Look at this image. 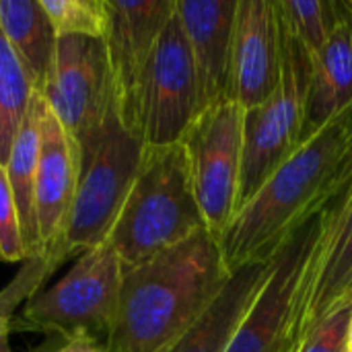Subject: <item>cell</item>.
<instances>
[{
	"label": "cell",
	"mask_w": 352,
	"mask_h": 352,
	"mask_svg": "<svg viewBox=\"0 0 352 352\" xmlns=\"http://www.w3.org/2000/svg\"><path fill=\"white\" fill-rule=\"evenodd\" d=\"M352 179V105L303 142L219 237L229 272L270 262L309 217Z\"/></svg>",
	"instance_id": "1"
},
{
	"label": "cell",
	"mask_w": 352,
	"mask_h": 352,
	"mask_svg": "<svg viewBox=\"0 0 352 352\" xmlns=\"http://www.w3.org/2000/svg\"><path fill=\"white\" fill-rule=\"evenodd\" d=\"M227 278L219 239L206 229L124 270L105 352H165L204 314Z\"/></svg>",
	"instance_id": "2"
},
{
	"label": "cell",
	"mask_w": 352,
	"mask_h": 352,
	"mask_svg": "<svg viewBox=\"0 0 352 352\" xmlns=\"http://www.w3.org/2000/svg\"><path fill=\"white\" fill-rule=\"evenodd\" d=\"M202 229L206 225L184 144L146 146L138 175L107 239L124 270L144 264Z\"/></svg>",
	"instance_id": "3"
},
{
	"label": "cell",
	"mask_w": 352,
	"mask_h": 352,
	"mask_svg": "<svg viewBox=\"0 0 352 352\" xmlns=\"http://www.w3.org/2000/svg\"><path fill=\"white\" fill-rule=\"evenodd\" d=\"M309 68L311 64L307 52L280 19L278 87L268 101L243 111V153L237 210L248 204L270 179V175L301 146Z\"/></svg>",
	"instance_id": "4"
},
{
	"label": "cell",
	"mask_w": 352,
	"mask_h": 352,
	"mask_svg": "<svg viewBox=\"0 0 352 352\" xmlns=\"http://www.w3.org/2000/svg\"><path fill=\"white\" fill-rule=\"evenodd\" d=\"M144 148L142 138L124 126L113 103L93 151L80 165L76 196L62 241L66 256L99 248L109 239L138 175Z\"/></svg>",
	"instance_id": "5"
},
{
	"label": "cell",
	"mask_w": 352,
	"mask_h": 352,
	"mask_svg": "<svg viewBox=\"0 0 352 352\" xmlns=\"http://www.w3.org/2000/svg\"><path fill=\"white\" fill-rule=\"evenodd\" d=\"M122 276L124 266L105 241L82 252L54 287L33 293L23 320L35 330L58 332L64 340L89 336L105 346L118 309Z\"/></svg>",
	"instance_id": "6"
},
{
	"label": "cell",
	"mask_w": 352,
	"mask_h": 352,
	"mask_svg": "<svg viewBox=\"0 0 352 352\" xmlns=\"http://www.w3.org/2000/svg\"><path fill=\"white\" fill-rule=\"evenodd\" d=\"M43 99L74 140L82 165L116 103L103 39L82 35L58 37L54 68Z\"/></svg>",
	"instance_id": "7"
},
{
	"label": "cell",
	"mask_w": 352,
	"mask_h": 352,
	"mask_svg": "<svg viewBox=\"0 0 352 352\" xmlns=\"http://www.w3.org/2000/svg\"><path fill=\"white\" fill-rule=\"evenodd\" d=\"M206 229L219 239L237 212L243 153V109L235 101L196 116L182 140Z\"/></svg>",
	"instance_id": "8"
},
{
	"label": "cell",
	"mask_w": 352,
	"mask_h": 352,
	"mask_svg": "<svg viewBox=\"0 0 352 352\" xmlns=\"http://www.w3.org/2000/svg\"><path fill=\"white\" fill-rule=\"evenodd\" d=\"M196 116V66L182 21L173 12L157 39L144 72L138 134L144 146H171L184 140Z\"/></svg>",
	"instance_id": "9"
},
{
	"label": "cell",
	"mask_w": 352,
	"mask_h": 352,
	"mask_svg": "<svg viewBox=\"0 0 352 352\" xmlns=\"http://www.w3.org/2000/svg\"><path fill=\"white\" fill-rule=\"evenodd\" d=\"M330 206L332 200L283 243L272 258L266 285L225 352H285L291 349V318L318 241L328 227Z\"/></svg>",
	"instance_id": "10"
},
{
	"label": "cell",
	"mask_w": 352,
	"mask_h": 352,
	"mask_svg": "<svg viewBox=\"0 0 352 352\" xmlns=\"http://www.w3.org/2000/svg\"><path fill=\"white\" fill-rule=\"evenodd\" d=\"M346 305H352V179L332 198L328 227L318 241L291 318V349L297 351L322 320Z\"/></svg>",
	"instance_id": "11"
},
{
	"label": "cell",
	"mask_w": 352,
	"mask_h": 352,
	"mask_svg": "<svg viewBox=\"0 0 352 352\" xmlns=\"http://www.w3.org/2000/svg\"><path fill=\"white\" fill-rule=\"evenodd\" d=\"M103 35L120 120L138 134V105L144 72L157 39L175 12V0H105ZM140 136V134H138Z\"/></svg>",
	"instance_id": "12"
},
{
	"label": "cell",
	"mask_w": 352,
	"mask_h": 352,
	"mask_svg": "<svg viewBox=\"0 0 352 352\" xmlns=\"http://www.w3.org/2000/svg\"><path fill=\"white\" fill-rule=\"evenodd\" d=\"M78 177L80 153L41 95L39 159L35 175V217L43 248V260L52 266L66 258L62 241L74 204Z\"/></svg>",
	"instance_id": "13"
},
{
	"label": "cell",
	"mask_w": 352,
	"mask_h": 352,
	"mask_svg": "<svg viewBox=\"0 0 352 352\" xmlns=\"http://www.w3.org/2000/svg\"><path fill=\"white\" fill-rule=\"evenodd\" d=\"M239 0H175L198 78V113L233 101V37Z\"/></svg>",
	"instance_id": "14"
},
{
	"label": "cell",
	"mask_w": 352,
	"mask_h": 352,
	"mask_svg": "<svg viewBox=\"0 0 352 352\" xmlns=\"http://www.w3.org/2000/svg\"><path fill=\"white\" fill-rule=\"evenodd\" d=\"M280 78V19L276 0H239L233 37V101L245 111L262 105Z\"/></svg>",
	"instance_id": "15"
},
{
	"label": "cell",
	"mask_w": 352,
	"mask_h": 352,
	"mask_svg": "<svg viewBox=\"0 0 352 352\" xmlns=\"http://www.w3.org/2000/svg\"><path fill=\"white\" fill-rule=\"evenodd\" d=\"M309 64L301 144L352 105V23L342 4L326 47Z\"/></svg>",
	"instance_id": "16"
},
{
	"label": "cell",
	"mask_w": 352,
	"mask_h": 352,
	"mask_svg": "<svg viewBox=\"0 0 352 352\" xmlns=\"http://www.w3.org/2000/svg\"><path fill=\"white\" fill-rule=\"evenodd\" d=\"M270 268L272 260L264 264H245L229 272L225 287L204 309V314L165 352L227 351L258 293L266 285Z\"/></svg>",
	"instance_id": "17"
},
{
	"label": "cell",
	"mask_w": 352,
	"mask_h": 352,
	"mask_svg": "<svg viewBox=\"0 0 352 352\" xmlns=\"http://www.w3.org/2000/svg\"><path fill=\"white\" fill-rule=\"evenodd\" d=\"M0 31L29 72L35 93L43 95L54 68L58 33L41 0H0Z\"/></svg>",
	"instance_id": "18"
},
{
	"label": "cell",
	"mask_w": 352,
	"mask_h": 352,
	"mask_svg": "<svg viewBox=\"0 0 352 352\" xmlns=\"http://www.w3.org/2000/svg\"><path fill=\"white\" fill-rule=\"evenodd\" d=\"M39 105H41V95L35 93L27 118L14 138L8 161L4 165L21 219L27 260H43V248H41L37 217H35V175H37V159H39Z\"/></svg>",
	"instance_id": "19"
},
{
	"label": "cell",
	"mask_w": 352,
	"mask_h": 352,
	"mask_svg": "<svg viewBox=\"0 0 352 352\" xmlns=\"http://www.w3.org/2000/svg\"><path fill=\"white\" fill-rule=\"evenodd\" d=\"M35 95L33 80L0 31V163L6 165L14 138Z\"/></svg>",
	"instance_id": "20"
},
{
	"label": "cell",
	"mask_w": 352,
	"mask_h": 352,
	"mask_svg": "<svg viewBox=\"0 0 352 352\" xmlns=\"http://www.w3.org/2000/svg\"><path fill=\"white\" fill-rule=\"evenodd\" d=\"M278 14L314 62L340 16L338 0H276Z\"/></svg>",
	"instance_id": "21"
},
{
	"label": "cell",
	"mask_w": 352,
	"mask_h": 352,
	"mask_svg": "<svg viewBox=\"0 0 352 352\" xmlns=\"http://www.w3.org/2000/svg\"><path fill=\"white\" fill-rule=\"evenodd\" d=\"M58 37L82 35L103 39L107 27L105 0H41Z\"/></svg>",
	"instance_id": "22"
},
{
	"label": "cell",
	"mask_w": 352,
	"mask_h": 352,
	"mask_svg": "<svg viewBox=\"0 0 352 352\" xmlns=\"http://www.w3.org/2000/svg\"><path fill=\"white\" fill-rule=\"evenodd\" d=\"M0 258L4 262L27 260L14 194L6 175V167L2 163H0Z\"/></svg>",
	"instance_id": "23"
},
{
	"label": "cell",
	"mask_w": 352,
	"mask_h": 352,
	"mask_svg": "<svg viewBox=\"0 0 352 352\" xmlns=\"http://www.w3.org/2000/svg\"><path fill=\"white\" fill-rule=\"evenodd\" d=\"M352 305H346L322 320L295 352H344L349 340Z\"/></svg>",
	"instance_id": "24"
},
{
	"label": "cell",
	"mask_w": 352,
	"mask_h": 352,
	"mask_svg": "<svg viewBox=\"0 0 352 352\" xmlns=\"http://www.w3.org/2000/svg\"><path fill=\"white\" fill-rule=\"evenodd\" d=\"M52 352H105L103 342L89 338V336H76V338H68L62 342V346H58Z\"/></svg>",
	"instance_id": "25"
},
{
	"label": "cell",
	"mask_w": 352,
	"mask_h": 352,
	"mask_svg": "<svg viewBox=\"0 0 352 352\" xmlns=\"http://www.w3.org/2000/svg\"><path fill=\"white\" fill-rule=\"evenodd\" d=\"M8 336H10V334H2V336H0V352H12V351H10V342H8Z\"/></svg>",
	"instance_id": "26"
},
{
	"label": "cell",
	"mask_w": 352,
	"mask_h": 352,
	"mask_svg": "<svg viewBox=\"0 0 352 352\" xmlns=\"http://www.w3.org/2000/svg\"><path fill=\"white\" fill-rule=\"evenodd\" d=\"M340 4H342V8H344L346 16L351 19V23H352V0H340Z\"/></svg>",
	"instance_id": "27"
},
{
	"label": "cell",
	"mask_w": 352,
	"mask_h": 352,
	"mask_svg": "<svg viewBox=\"0 0 352 352\" xmlns=\"http://www.w3.org/2000/svg\"><path fill=\"white\" fill-rule=\"evenodd\" d=\"M346 349L352 352V316H351V326H349V340H346Z\"/></svg>",
	"instance_id": "28"
},
{
	"label": "cell",
	"mask_w": 352,
	"mask_h": 352,
	"mask_svg": "<svg viewBox=\"0 0 352 352\" xmlns=\"http://www.w3.org/2000/svg\"><path fill=\"white\" fill-rule=\"evenodd\" d=\"M285 352H295V351H291V349H289V351H285Z\"/></svg>",
	"instance_id": "29"
},
{
	"label": "cell",
	"mask_w": 352,
	"mask_h": 352,
	"mask_svg": "<svg viewBox=\"0 0 352 352\" xmlns=\"http://www.w3.org/2000/svg\"><path fill=\"white\" fill-rule=\"evenodd\" d=\"M344 352H351V351H349V349H346V351H344Z\"/></svg>",
	"instance_id": "30"
}]
</instances>
